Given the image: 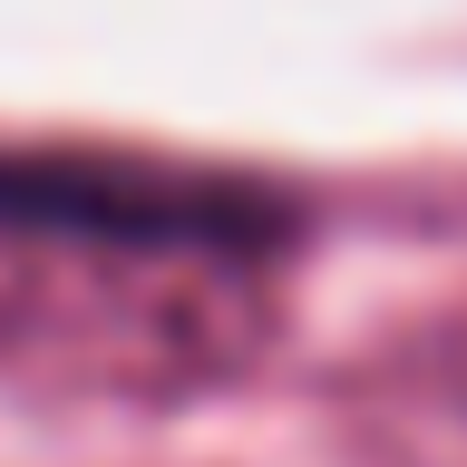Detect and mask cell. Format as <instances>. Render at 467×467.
<instances>
[{
	"instance_id": "cell-1",
	"label": "cell",
	"mask_w": 467,
	"mask_h": 467,
	"mask_svg": "<svg viewBox=\"0 0 467 467\" xmlns=\"http://www.w3.org/2000/svg\"><path fill=\"white\" fill-rule=\"evenodd\" d=\"M283 204L195 166H137V156H0V234L98 244L137 263H244L283 244Z\"/></svg>"
}]
</instances>
